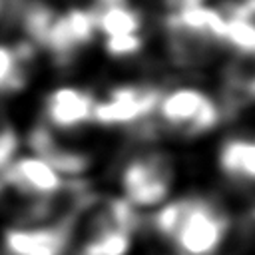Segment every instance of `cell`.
I'll return each mask as SVG.
<instances>
[{"label":"cell","instance_id":"8992f818","mask_svg":"<svg viewBox=\"0 0 255 255\" xmlns=\"http://www.w3.org/2000/svg\"><path fill=\"white\" fill-rule=\"evenodd\" d=\"M161 90L151 84H122L112 88L104 98L96 100L92 122L98 126H131L149 118L159 100Z\"/></svg>","mask_w":255,"mask_h":255},{"label":"cell","instance_id":"6da1fadb","mask_svg":"<svg viewBox=\"0 0 255 255\" xmlns=\"http://www.w3.org/2000/svg\"><path fill=\"white\" fill-rule=\"evenodd\" d=\"M151 223L177 255H217L229 233L227 213L203 197L175 199L163 205Z\"/></svg>","mask_w":255,"mask_h":255},{"label":"cell","instance_id":"52a82bcc","mask_svg":"<svg viewBox=\"0 0 255 255\" xmlns=\"http://www.w3.org/2000/svg\"><path fill=\"white\" fill-rule=\"evenodd\" d=\"M78 213V211H76ZM74 215L44 225L12 227L4 233L6 255H64L74 235Z\"/></svg>","mask_w":255,"mask_h":255},{"label":"cell","instance_id":"9a60e30c","mask_svg":"<svg viewBox=\"0 0 255 255\" xmlns=\"http://www.w3.org/2000/svg\"><path fill=\"white\" fill-rule=\"evenodd\" d=\"M18 143H20L18 133H16L8 114L4 112V108L0 104V171L14 159Z\"/></svg>","mask_w":255,"mask_h":255},{"label":"cell","instance_id":"4fadbf2b","mask_svg":"<svg viewBox=\"0 0 255 255\" xmlns=\"http://www.w3.org/2000/svg\"><path fill=\"white\" fill-rule=\"evenodd\" d=\"M96 14V26L98 32L108 38H129V36H141V14L129 6V2L104 6V8H92Z\"/></svg>","mask_w":255,"mask_h":255},{"label":"cell","instance_id":"2e32d148","mask_svg":"<svg viewBox=\"0 0 255 255\" xmlns=\"http://www.w3.org/2000/svg\"><path fill=\"white\" fill-rule=\"evenodd\" d=\"M143 46V36H129V38H108L104 40V50L112 58H129L135 56Z\"/></svg>","mask_w":255,"mask_h":255},{"label":"cell","instance_id":"e0dca14e","mask_svg":"<svg viewBox=\"0 0 255 255\" xmlns=\"http://www.w3.org/2000/svg\"><path fill=\"white\" fill-rule=\"evenodd\" d=\"M205 0H161V4L173 12V10H183V8H193V6H201Z\"/></svg>","mask_w":255,"mask_h":255},{"label":"cell","instance_id":"5bb4252c","mask_svg":"<svg viewBox=\"0 0 255 255\" xmlns=\"http://www.w3.org/2000/svg\"><path fill=\"white\" fill-rule=\"evenodd\" d=\"M219 167L231 179L255 183V139L235 137L225 141L219 151Z\"/></svg>","mask_w":255,"mask_h":255},{"label":"cell","instance_id":"7a4b0ae2","mask_svg":"<svg viewBox=\"0 0 255 255\" xmlns=\"http://www.w3.org/2000/svg\"><path fill=\"white\" fill-rule=\"evenodd\" d=\"M163 32L171 60L183 68H197L223 46V16L205 4L173 10L163 18Z\"/></svg>","mask_w":255,"mask_h":255},{"label":"cell","instance_id":"8fae6325","mask_svg":"<svg viewBox=\"0 0 255 255\" xmlns=\"http://www.w3.org/2000/svg\"><path fill=\"white\" fill-rule=\"evenodd\" d=\"M38 56V48L24 40L0 44V96L20 94L28 86V78Z\"/></svg>","mask_w":255,"mask_h":255},{"label":"cell","instance_id":"3957f363","mask_svg":"<svg viewBox=\"0 0 255 255\" xmlns=\"http://www.w3.org/2000/svg\"><path fill=\"white\" fill-rule=\"evenodd\" d=\"M173 163L165 151L145 149L133 155L120 173L124 199L133 207H155L173 187Z\"/></svg>","mask_w":255,"mask_h":255},{"label":"cell","instance_id":"9c48e42d","mask_svg":"<svg viewBox=\"0 0 255 255\" xmlns=\"http://www.w3.org/2000/svg\"><path fill=\"white\" fill-rule=\"evenodd\" d=\"M28 145L34 151V155H40L42 159H46L58 173L62 175H82L90 169L92 161L88 157V153L70 147L66 143H60L58 137L54 135V131L46 126H34L28 133Z\"/></svg>","mask_w":255,"mask_h":255},{"label":"cell","instance_id":"30bf717a","mask_svg":"<svg viewBox=\"0 0 255 255\" xmlns=\"http://www.w3.org/2000/svg\"><path fill=\"white\" fill-rule=\"evenodd\" d=\"M221 100L227 114H237L255 104V56L231 60L221 76Z\"/></svg>","mask_w":255,"mask_h":255},{"label":"cell","instance_id":"ba28073f","mask_svg":"<svg viewBox=\"0 0 255 255\" xmlns=\"http://www.w3.org/2000/svg\"><path fill=\"white\" fill-rule=\"evenodd\" d=\"M96 98L76 86H60L52 90L42 106V114L50 129L74 131L92 122Z\"/></svg>","mask_w":255,"mask_h":255},{"label":"cell","instance_id":"5b68a950","mask_svg":"<svg viewBox=\"0 0 255 255\" xmlns=\"http://www.w3.org/2000/svg\"><path fill=\"white\" fill-rule=\"evenodd\" d=\"M98 34L92 8H68L58 14L42 48L56 68H70Z\"/></svg>","mask_w":255,"mask_h":255},{"label":"cell","instance_id":"ac0fdd59","mask_svg":"<svg viewBox=\"0 0 255 255\" xmlns=\"http://www.w3.org/2000/svg\"><path fill=\"white\" fill-rule=\"evenodd\" d=\"M8 10H10V4L6 0H0V20L8 18Z\"/></svg>","mask_w":255,"mask_h":255},{"label":"cell","instance_id":"7c38bea8","mask_svg":"<svg viewBox=\"0 0 255 255\" xmlns=\"http://www.w3.org/2000/svg\"><path fill=\"white\" fill-rule=\"evenodd\" d=\"M223 46L239 56H255V0L231 2L221 10Z\"/></svg>","mask_w":255,"mask_h":255},{"label":"cell","instance_id":"277c9868","mask_svg":"<svg viewBox=\"0 0 255 255\" xmlns=\"http://www.w3.org/2000/svg\"><path fill=\"white\" fill-rule=\"evenodd\" d=\"M159 122L173 133L201 135L211 131L219 122L217 104L201 90L175 88L161 96L157 108Z\"/></svg>","mask_w":255,"mask_h":255}]
</instances>
